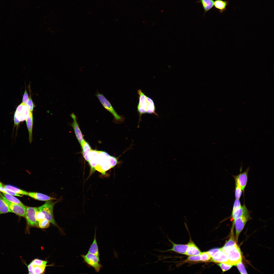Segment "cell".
<instances>
[{"mask_svg":"<svg viewBox=\"0 0 274 274\" xmlns=\"http://www.w3.org/2000/svg\"><path fill=\"white\" fill-rule=\"evenodd\" d=\"M248 211L245 206L244 205L232 211L231 217L233 220V222L238 218L244 215L249 213Z\"/></svg>","mask_w":274,"mask_h":274,"instance_id":"cell-17","label":"cell"},{"mask_svg":"<svg viewBox=\"0 0 274 274\" xmlns=\"http://www.w3.org/2000/svg\"><path fill=\"white\" fill-rule=\"evenodd\" d=\"M236 266H237L238 270L241 274L247 273L245 267L242 261L238 263Z\"/></svg>","mask_w":274,"mask_h":274,"instance_id":"cell-37","label":"cell"},{"mask_svg":"<svg viewBox=\"0 0 274 274\" xmlns=\"http://www.w3.org/2000/svg\"><path fill=\"white\" fill-rule=\"evenodd\" d=\"M228 1L223 0H216L214 2V6L218 10L219 13H222L226 9Z\"/></svg>","mask_w":274,"mask_h":274,"instance_id":"cell-20","label":"cell"},{"mask_svg":"<svg viewBox=\"0 0 274 274\" xmlns=\"http://www.w3.org/2000/svg\"><path fill=\"white\" fill-rule=\"evenodd\" d=\"M220 249L221 251L227 255L229 264L236 266L242 261V253L236 243L232 246L226 247H223Z\"/></svg>","mask_w":274,"mask_h":274,"instance_id":"cell-1","label":"cell"},{"mask_svg":"<svg viewBox=\"0 0 274 274\" xmlns=\"http://www.w3.org/2000/svg\"><path fill=\"white\" fill-rule=\"evenodd\" d=\"M29 98V97L28 93L26 89V88H25L24 92L23 97L22 103L26 104L28 99Z\"/></svg>","mask_w":274,"mask_h":274,"instance_id":"cell-41","label":"cell"},{"mask_svg":"<svg viewBox=\"0 0 274 274\" xmlns=\"http://www.w3.org/2000/svg\"><path fill=\"white\" fill-rule=\"evenodd\" d=\"M109 161L112 168L115 166L118 162L117 158L110 156L109 157Z\"/></svg>","mask_w":274,"mask_h":274,"instance_id":"cell-39","label":"cell"},{"mask_svg":"<svg viewBox=\"0 0 274 274\" xmlns=\"http://www.w3.org/2000/svg\"><path fill=\"white\" fill-rule=\"evenodd\" d=\"M36 219L38 222L45 218L44 214L38 210V208L35 212Z\"/></svg>","mask_w":274,"mask_h":274,"instance_id":"cell-36","label":"cell"},{"mask_svg":"<svg viewBox=\"0 0 274 274\" xmlns=\"http://www.w3.org/2000/svg\"><path fill=\"white\" fill-rule=\"evenodd\" d=\"M81 256L85 262L94 268L96 272L99 271L102 266L100 263L99 257L89 253L81 255Z\"/></svg>","mask_w":274,"mask_h":274,"instance_id":"cell-5","label":"cell"},{"mask_svg":"<svg viewBox=\"0 0 274 274\" xmlns=\"http://www.w3.org/2000/svg\"><path fill=\"white\" fill-rule=\"evenodd\" d=\"M47 262L39 259H35L31 262V264L33 266H46Z\"/></svg>","mask_w":274,"mask_h":274,"instance_id":"cell-28","label":"cell"},{"mask_svg":"<svg viewBox=\"0 0 274 274\" xmlns=\"http://www.w3.org/2000/svg\"><path fill=\"white\" fill-rule=\"evenodd\" d=\"M3 197L7 203L11 212L17 215L25 217L26 212V207L12 203L7 200L2 195Z\"/></svg>","mask_w":274,"mask_h":274,"instance_id":"cell-11","label":"cell"},{"mask_svg":"<svg viewBox=\"0 0 274 274\" xmlns=\"http://www.w3.org/2000/svg\"><path fill=\"white\" fill-rule=\"evenodd\" d=\"M146 98L148 103L146 109V113L150 114H154L156 115H158L155 112V107L153 100L147 96L146 97Z\"/></svg>","mask_w":274,"mask_h":274,"instance_id":"cell-25","label":"cell"},{"mask_svg":"<svg viewBox=\"0 0 274 274\" xmlns=\"http://www.w3.org/2000/svg\"><path fill=\"white\" fill-rule=\"evenodd\" d=\"M217 264L219 266L222 271L224 272L230 269L233 266L232 265L224 263H219Z\"/></svg>","mask_w":274,"mask_h":274,"instance_id":"cell-34","label":"cell"},{"mask_svg":"<svg viewBox=\"0 0 274 274\" xmlns=\"http://www.w3.org/2000/svg\"><path fill=\"white\" fill-rule=\"evenodd\" d=\"M30 112L26 105L22 102L17 107L14 116L20 122H23L25 120Z\"/></svg>","mask_w":274,"mask_h":274,"instance_id":"cell-10","label":"cell"},{"mask_svg":"<svg viewBox=\"0 0 274 274\" xmlns=\"http://www.w3.org/2000/svg\"><path fill=\"white\" fill-rule=\"evenodd\" d=\"M186 261H201V257L200 254L196 255L190 256L187 257Z\"/></svg>","mask_w":274,"mask_h":274,"instance_id":"cell-38","label":"cell"},{"mask_svg":"<svg viewBox=\"0 0 274 274\" xmlns=\"http://www.w3.org/2000/svg\"><path fill=\"white\" fill-rule=\"evenodd\" d=\"M28 196L35 199L41 201H47L56 199L46 195L36 192H28Z\"/></svg>","mask_w":274,"mask_h":274,"instance_id":"cell-18","label":"cell"},{"mask_svg":"<svg viewBox=\"0 0 274 274\" xmlns=\"http://www.w3.org/2000/svg\"><path fill=\"white\" fill-rule=\"evenodd\" d=\"M11 212L9 207L0 193V215Z\"/></svg>","mask_w":274,"mask_h":274,"instance_id":"cell-24","label":"cell"},{"mask_svg":"<svg viewBox=\"0 0 274 274\" xmlns=\"http://www.w3.org/2000/svg\"><path fill=\"white\" fill-rule=\"evenodd\" d=\"M110 156L106 152L98 151L97 166L95 170L105 175L106 172L112 168L109 161Z\"/></svg>","mask_w":274,"mask_h":274,"instance_id":"cell-2","label":"cell"},{"mask_svg":"<svg viewBox=\"0 0 274 274\" xmlns=\"http://www.w3.org/2000/svg\"><path fill=\"white\" fill-rule=\"evenodd\" d=\"M30 92L29 97L26 104V105L29 111L32 112L35 107V105L33 102L31 98L30 91Z\"/></svg>","mask_w":274,"mask_h":274,"instance_id":"cell-33","label":"cell"},{"mask_svg":"<svg viewBox=\"0 0 274 274\" xmlns=\"http://www.w3.org/2000/svg\"><path fill=\"white\" fill-rule=\"evenodd\" d=\"M168 240L173 244L172 248L166 250H161V252H165L169 251H173L180 254H185L186 253L188 247V244L186 245H182L176 244L173 242L169 239Z\"/></svg>","mask_w":274,"mask_h":274,"instance_id":"cell-14","label":"cell"},{"mask_svg":"<svg viewBox=\"0 0 274 274\" xmlns=\"http://www.w3.org/2000/svg\"><path fill=\"white\" fill-rule=\"evenodd\" d=\"M88 253H90L96 256L99 257V253L98 248L96 241V231L95 232V235L93 242L91 245L88 251Z\"/></svg>","mask_w":274,"mask_h":274,"instance_id":"cell-23","label":"cell"},{"mask_svg":"<svg viewBox=\"0 0 274 274\" xmlns=\"http://www.w3.org/2000/svg\"><path fill=\"white\" fill-rule=\"evenodd\" d=\"M250 218V216L249 213L238 218L233 222V224H235V239L236 242H237L238 237L241 232Z\"/></svg>","mask_w":274,"mask_h":274,"instance_id":"cell-7","label":"cell"},{"mask_svg":"<svg viewBox=\"0 0 274 274\" xmlns=\"http://www.w3.org/2000/svg\"><path fill=\"white\" fill-rule=\"evenodd\" d=\"M52 200L46 201L44 204L38 208L39 210L44 214L45 219L53 224L58 226L54 220L53 214V209L55 202Z\"/></svg>","mask_w":274,"mask_h":274,"instance_id":"cell-4","label":"cell"},{"mask_svg":"<svg viewBox=\"0 0 274 274\" xmlns=\"http://www.w3.org/2000/svg\"><path fill=\"white\" fill-rule=\"evenodd\" d=\"M0 192L13 196H15L19 197H22L23 196V195H22L17 194L5 188L3 186V185L2 186L0 187Z\"/></svg>","mask_w":274,"mask_h":274,"instance_id":"cell-32","label":"cell"},{"mask_svg":"<svg viewBox=\"0 0 274 274\" xmlns=\"http://www.w3.org/2000/svg\"><path fill=\"white\" fill-rule=\"evenodd\" d=\"M34 274L43 273L45 271L46 266H33Z\"/></svg>","mask_w":274,"mask_h":274,"instance_id":"cell-31","label":"cell"},{"mask_svg":"<svg viewBox=\"0 0 274 274\" xmlns=\"http://www.w3.org/2000/svg\"><path fill=\"white\" fill-rule=\"evenodd\" d=\"M37 207H26L25 217L27 226L29 227H38V222L36 219L35 212Z\"/></svg>","mask_w":274,"mask_h":274,"instance_id":"cell-6","label":"cell"},{"mask_svg":"<svg viewBox=\"0 0 274 274\" xmlns=\"http://www.w3.org/2000/svg\"><path fill=\"white\" fill-rule=\"evenodd\" d=\"M214 2L213 0H199L197 1V3L201 4L205 14L213 8Z\"/></svg>","mask_w":274,"mask_h":274,"instance_id":"cell-22","label":"cell"},{"mask_svg":"<svg viewBox=\"0 0 274 274\" xmlns=\"http://www.w3.org/2000/svg\"><path fill=\"white\" fill-rule=\"evenodd\" d=\"M3 185V184H2V183L1 182H0V187L2 186ZM0 193L1 192H0Z\"/></svg>","mask_w":274,"mask_h":274,"instance_id":"cell-45","label":"cell"},{"mask_svg":"<svg viewBox=\"0 0 274 274\" xmlns=\"http://www.w3.org/2000/svg\"><path fill=\"white\" fill-rule=\"evenodd\" d=\"M3 186L5 188L17 194L27 196L28 195V192L13 186L9 185H4V184H3Z\"/></svg>","mask_w":274,"mask_h":274,"instance_id":"cell-27","label":"cell"},{"mask_svg":"<svg viewBox=\"0 0 274 274\" xmlns=\"http://www.w3.org/2000/svg\"><path fill=\"white\" fill-rule=\"evenodd\" d=\"M220 250V248H215L213 249L208 251L211 257L216 253Z\"/></svg>","mask_w":274,"mask_h":274,"instance_id":"cell-42","label":"cell"},{"mask_svg":"<svg viewBox=\"0 0 274 274\" xmlns=\"http://www.w3.org/2000/svg\"><path fill=\"white\" fill-rule=\"evenodd\" d=\"M188 244L189 246L185 255L192 256L200 254L201 252L193 242L191 240Z\"/></svg>","mask_w":274,"mask_h":274,"instance_id":"cell-19","label":"cell"},{"mask_svg":"<svg viewBox=\"0 0 274 274\" xmlns=\"http://www.w3.org/2000/svg\"><path fill=\"white\" fill-rule=\"evenodd\" d=\"M201 261L203 262H206L209 261L211 258V256L208 252H201L200 254Z\"/></svg>","mask_w":274,"mask_h":274,"instance_id":"cell-35","label":"cell"},{"mask_svg":"<svg viewBox=\"0 0 274 274\" xmlns=\"http://www.w3.org/2000/svg\"><path fill=\"white\" fill-rule=\"evenodd\" d=\"M50 222L48 220L45 218L44 219L38 222V226L41 228H47L49 226Z\"/></svg>","mask_w":274,"mask_h":274,"instance_id":"cell-30","label":"cell"},{"mask_svg":"<svg viewBox=\"0 0 274 274\" xmlns=\"http://www.w3.org/2000/svg\"><path fill=\"white\" fill-rule=\"evenodd\" d=\"M242 165L240 169V173L237 175L233 176L235 179V182L237 183L240 186L242 190L243 191L247 183L248 174L250 167H248L245 171L242 173Z\"/></svg>","mask_w":274,"mask_h":274,"instance_id":"cell-9","label":"cell"},{"mask_svg":"<svg viewBox=\"0 0 274 274\" xmlns=\"http://www.w3.org/2000/svg\"><path fill=\"white\" fill-rule=\"evenodd\" d=\"M242 190L240 186L235 182V197L236 199H239L242 195Z\"/></svg>","mask_w":274,"mask_h":274,"instance_id":"cell-29","label":"cell"},{"mask_svg":"<svg viewBox=\"0 0 274 274\" xmlns=\"http://www.w3.org/2000/svg\"><path fill=\"white\" fill-rule=\"evenodd\" d=\"M2 194L4 197L10 202L20 205L24 207H26L18 199L13 196L3 192H2Z\"/></svg>","mask_w":274,"mask_h":274,"instance_id":"cell-26","label":"cell"},{"mask_svg":"<svg viewBox=\"0 0 274 274\" xmlns=\"http://www.w3.org/2000/svg\"><path fill=\"white\" fill-rule=\"evenodd\" d=\"M211 259L212 261L215 263H224L230 264L227 255L225 253L221 251V249L220 250L214 254L212 256Z\"/></svg>","mask_w":274,"mask_h":274,"instance_id":"cell-13","label":"cell"},{"mask_svg":"<svg viewBox=\"0 0 274 274\" xmlns=\"http://www.w3.org/2000/svg\"><path fill=\"white\" fill-rule=\"evenodd\" d=\"M82 149V154L85 159L89 162V152L92 150L91 148L88 143L84 140H83L81 145Z\"/></svg>","mask_w":274,"mask_h":274,"instance_id":"cell-21","label":"cell"},{"mask_svg":"<svg viewBox=\"0 0 274 274\" xmlns=\"http://www.w3.org/2000/svg\"><path fill=\"white\" fill-rule=\"evenodd\" d=\"M25 121L29 134V140L30 143L32 140V129L33 123V114L32 112L30 111L29 113L26 117Z\"/></svg>","mask_w":274,"mask_h":274,"instance_id":"cell-15","label":"cell"},{"mask_svg":"<svg viewBox=\"0 0 274 274\" xmlns=\"http://www.w3.org/2000/svg\"><path fill=\"white\" fill-rule=\"evenodd\" d=\"M71 116L73 120L71 126L73 127L76 138L81 145L84 140L77 121L76 116L73 113L71 114Z\"/></svg>","mask_w":274,"mask_h":274,"instance_id":"cell-12","label":"cell"},{"mask_svg":"<svg viewBox=\"0 0 274 274\" xmlns=\"http://www.w3.org/2000/svg\"><path fill=\"white\" fill-rule=\"evenodd\" d=\"M98 155V151L91 150L89 151V162L91 167V173L95 170V168L97 166Z\"/></svg>","mask_w":274,"mask_h":274,"instance_id":"cell-16","label":"cell"},{"mask_svg":"<svg viewBox=\"0 0 274 274\" xmlns=\"http://www.w3.org/2000/svg\"><path fill=\"white\" fill-rule=\"evenodd\" d=\"M96 96L104 108L113 116L114 121L115 123H119L124 122L125 119L124 117L117 114L109 101L102 94L97 92Z\"/></svg>","mask_w":274,"mask_h":274,"instance_id":"cell-3","label":"cell"},{"mask_svg":"<svg viewBox=\"0 0 274 274\" xmlns=\"http://www.w3.org/2000/svg\"><path fill=\"white\" fill-rule=\"evenodd\" d=\"M138 94L139 95V101L137 106L138 112L139 114V125L141 120V117L142 114L146 113V109L147 107L148 103L146 98V96L141 89L138 91Z\"/></svg>","mask_w":274,"mask_h":274,"instance_id":"cell-8","label":"cell"},{"mask_svg":"<svg viewBox=\"0 0 274 274\" xmlns=\"http://www.w3.org/2000/svg\"><path fill=\"white\" fill-rule=\"evenodd\" d=\"M29 274H34L33 271V266L30 263L27 266Z\"/></svg>","mask_w":274,"mask_h":274,"instance_id":"cell-44","label":"cell"},{"mask_svg":"<svg viewBox=\"0 0 274 274\" xmlns=\"http://www.w3.org/2000/svg\"><path fill=\"white\" fill-rule=\"evenodd\" d=\"M14 128L15 127H16V128L17 129H18L19 125L20 123V122L14 116Z\"/></svg>","mask_w":274,"mask_h":274,"instance_id":"cell-43","label":"cell"},{"mask_svg":"<svg viewBox=\"0 0 274 274\" xmlns=\"http://www.w3.org/2000/svg\"><path fill=\"white\" fill-rule=\"evenodd\" d=\"M242 206L239 199H236L234 202L232 212L240 207Z\"/></svg>","mask_w":274,"mask_h":274,"instance_id":"cell-40","label":"cell"}]
</instances>
